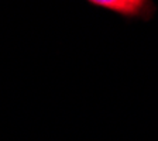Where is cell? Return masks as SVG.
Wrapping results in <instances>:
<instances>
[{
    "label": "cell",
    "mask_w": 158,
    "mask_h": 141,
    "mask_svg": "<svg viewBox=\"0 0 158 141\" xmlns=\"http://www.w3.org/2000/svg\"><path fill=\"white\" fill-rule=\"evenodd\" d=\"M92 4L102 6L105 9H110L116 13H120L123 16L135 17L147 14L148 4L147 2H137V0H93Z\"/></svg>",
    "instance_id": "6da1fadb"
}]
</instances>
